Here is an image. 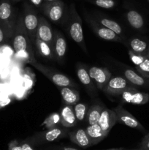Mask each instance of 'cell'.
Listing matches in <instances>:
<instances>
[{
	"label": "cell",
	"instance_id": "obj_1",
	"mask_svg": "<svg viewBox=\"0 0 149 150\" xmlns=\"http://www.w3.org/2000/svg\"><path fill=\"white\" fill-rule=\"evenodd\" d=\"M13 35V48L16 57L29 64H32L36 62L33 43L24 26L23 15H20L16 21Z\"/></svg>",
	"mask_w": 149,
	"mask_h": 150
},
{
	"label": "cell",
	"instance_id": "obj_2",
	"mask_svg": "<svg viewBox=\"0 0 149 150\" xmlns=\"http://www.w3.org/2000/svg\"><path fill=\"white\" fill-rule=\"evenodd\" d=\"M65 26L70 35V38L76 42L85 52H87L86 44L84 41L83 32V22L82 19L76 10V6L74 3L70 4V7L66 12L64 18Z\"/></svg>",
	"mask_w": 149,
	"mask_h": 150
},
{
	"label": "cell",
	"instance_id": "obj_3",
	"mask_svg": "<svg viewBox=\"0 0 149 150\" xmlns=\"http://www.w3.org/2000/svg\"><path fill=\"white\" fill-rule=\"evenodd\" d=\"M0 21L3 29L9 37L13 35L15 30V9L9 0H0Z\"/></svg>",
	"mask_w": 149,
	"mask_h": 150
},
{
	"label": "cell",
	"instance_id": "obj_4",
	"mask_svg": "<svg viewBox=\"0 0 149 150\" xmlns=\"http://www.w3.org/2000/svg\"><path fill=\"white\" fill-rule=\"evenodd\" d=\"M23 18L28 35L34 45L36 42L37 30L38 23H39V16L37 13V10L33 6L25 3Z\"/></svg>",
	"mask_w": 149,
	"mask_h": 150
},
{
	"label": "cell",
	"instance_id": "obj_5",
	"mask_svg": "<svg viewBox=\"0 0 149 150\" xmlns=\"http://www.w3.org/2000/svg\"><path fill=\"white\" fill-rule=\"evenodd\" d=\"M32 65H33L37 70L41 72L45 77L48 78L50 81H51L54 84L56 85L58 87H64V86L73 87L75 86V83H73L71 79H69L65 75L55 71L50 67L40 64L37 61L32 64Z\"/></svg>",
	"mask_w": 149,
	"mask_h": 150
},
{
	"label": "cell",
	"instance_id": "obj_6",
	"mask_svg": "<svg viewBox=\"0 0 149 150\" xmlns=\"http://www.w3.org/2000/svg\"><path fill=\"white\" fill-rule=\"evenodd\" d=\"M42 9L45 16L54 23H59L64 19L67 12L65 4L61 0L42 4Z\"/></svg>",
	"mask_w": 149,
	"mask_h": 150
},
{
	"label": "cell",
	"instance_id": "obj_7",
	"mask_svg": "<svg viewBox=\"0 0 149 150\" xmlns=\"http://www.w3.org/2000/svg\"><path fill=\"white\" fill-rule=\"evenodd\" d=\"M86 20L87 21L92 30L94 32V33L97 36H99V38H102V40L108 41H112V42H123L121 37L118 36V35H116L115 32H112V30L109 29L108 28L102 26L96 20H94V19L91 18L89 16H87V17L86 16Z\"/></svg>",
	"mask_w": 149,
	"mask_h": 150
},
{
	"label": "cell",
	"instance_id": "obj_8",
	"mask_svg": "<svg viewBox=\"0 0 149 150\" xmlns=\"http://www.w3.org/2000/svg\"><path fill=\"white\" fill-rule=\"evenodd\" d=\"M119 96L123 103L134 105H144L149 101V94L140 92L133 86L126 89Z\"/></svg>",
	"mask_w": 149,
	"mask_h": 150
},
{
	"label": "cell",
	"instance_id": "obj_9",
	"mask_svg": "<svg viewBox=\"0 0 149 150\" xmlns=\"http://www.w3.org/2000/svg\"><path fill=\"white\" fill-rule=\"evenodd\" d=\"M114 111L117 116L118 122L121 123L124 125L129 127L133 129H137L140 131H145V128L140 123V122L125 108H123L121 105H118L116 108H114Z\"/></svg>",
	"mask_w": 149,
	"mask_h": 150
},
{
	"label": "cell",
	"instance_id": "obj_10",
	"mask_svg": "<svg viewBox=\"0 0 149 150\" xmlns=\"http://www.w3.org/2000/svg\"><path fill=\"white\" fill-rule=\"evenodd\" d=\"M131 83L123 77L111 78L103 91L107 94L113 96H119L126 89L131 87Z\"/></svg>",
	"mask_w": 149,
	"mask_h": 150
},
{
	"label": "cell",
	"instance_id": "obj_11",
	"mask_svg": "<svg viewBox=\"0 0 149 150\" xmlns=\"http://www.w3.org/2000/svg\"><path fill=\"white\" fill-rule=\"evenodd\" d=\"M89 73L91 78L94 80L98 89L102 91H103L112 76L111 73L106 67H91L89 68Z\"/></svg>",
	"mask_w": 149,
	"mask_h": 150
},
{
	"label": "cell",
	"instance_id": "obj_12",
	"mask_svg": "<svg viewBox=\"0 0 149 150\" xmlns=\"http://www.w3.org/2000/svg\"><path fill=\"white\" fill-rule=\"evenodd\" d=\"M117 122V116L113 109H109L107 108H102L98 121V125L107 135H108L111 129Z\"/></svg>",
	"mask_w": 149,
	"mask_h": 150
},
{
	"label": "cell",
	"instance_id": "obj_13",
	"mask_svg": "<svg viewBox=\"0 0 149 150\" xmlns=\"http://www.w3.org/2000/svg\"><path fill=\"white\" fill-rule=\"evenodd\" d=\"M36 38L51 45L53 42V31L49 22L43 16H39Z\"/></svg>",
	"mask_w": 149,
	"mask_h": 150
},
{
	"label": "cell",
	"instance_id": "obj_14",
	"mask_svg": "<svg viewBox=\"0 0 149 150\" xmlns=\"http://www.w3.org/2000/svg\"><path fill=\"white\" fill-rule=\"evenodd\" d=\"M53 47L55 59L58 62L61 63L64 60L67 51V42L64 35L58 30H55L53 32Z\"/></svg>",
	"mask_w": 149,
	"mask_h": 150
},
{
	"label": "cell",
	"instance_id": "obj_15",
	"mask_svg": "<svg viewBox=\"0 0 149 150\" xmlns=\"http://www.w3.org/2000/svg\"><path fill=\"white\" fill-rule=\"evenodd\" d=\"M60 118H61V125L63 127L66 128L74 127L77 125V120L74 115L73 105H64L61 110Z\"/></svg>",
	"mask_w": 149,
	"mask_h": 150
},
{
	"label": "cell",
	"instance_id": "obj_16",
	"mask_svg": "<svg viewBox=\"0 0 149 150\" xmlns=\"http://www.w3.org/2000/svg\"><path fill=\"white\" fill-rule=\"evenodd\" d=\"M86 130V133L91 141V145H95L103 140L108 135L102 130L98 123L88 125Z\"/></svg>",
	"mask_w": 149,
	"mask_h": 150
},
{
	"label": "cell",
	"instance_id": "obj_17",
	"mask_svg": "<svg viewBox=\"0 0 149 150\" xmlns=\"http://www.w3.org/2000/svg\"><path fill=\"white\" fill-rule=\"evenodd\" d=\"M70 137L73 143L82 148H87L92 146L85 129L80 128L74 130L70 134Z\"/></svg>",
	"mask_w": 149,
	"mask_h": 150
},
{
	"label": "cell",
	"instance_id": "obj_18",
	"mask_svg": "<svg viewBox=\"0 0 149 150\" xmlns=\"http://www.w3.org/2000/svg\"><path fill=\"white\" fill-rule=\"evenodd\" d=\"M62 100L65 105H74L80 100V95L76 89L70 86H64L60 89Z\"/></svg>",
	"mask_w": 149,
	"mask_h": 150
},
{
	"label": "cell",
	"instance_id": "obj_19",
	"mask_svg": "<svg viewBox=\"0 0 149 150\" xmlns=\"http://www.w3.org/2000/svg\"><path fill=\"white\" fill-rule=\"evenodd\" d=\"M35 46L37 48L38 54L40 57L48 59H55L53 45L46 42H44V41L41 40L38 38H36Z\"/></svg>",
	"mask_w": 149,
	"mask_h": 150
},
{
	"label": "cell",
	"instance_id": "obj_20",
	"mask_svg": "<svg viewBox=\"0 0 149 150\" xmlns=\"http://www.w3.org/2000/svg\"><path fill=\"white\" fill-rule=\"evenodd\" d=\"M65 130L58 127L48 129L46 131L40 133V139L43 142H52L64 136Z\"/></svg>",
	"mask_w": 149,
	"mask_h": 150
},
{
	"label": "cell",
	"instance_id": "obj_21",
	"mask_svg": "<svg viewBox=\"0 0 149 150\" xmlns=\"http://www.w3.org/2000/svg\"><path fill=\"white\" fill-rule=\"evenodd\" d=\"M127 19L130 26L135 29H141L144 26L143 16L134 10H130L127 12Z\"/></svg>",
	"mask_w": 149,
	"mask_h": 150
},
{
	"label": "cell",
	"instance_id": "obj_22",
	"mask_svg": "<svg viewBox=\"0 0 149 150\" xmlns=\"http://www.w3.org/2000/svg\"><path fill=\"white\" fill-rule=\"evenodd\" d=\"M102 108H103V107L101 106V105H93L88 109L86 117V120L87 122L88 125L98 123Z\"/></svg>",
	"mask_w": 149,
	"mask_h": 150
},
{
	"label": "cell",
	"instance_id": "obj_23",
	"mask_svg": "<svg viewBox=\"0 0 149 150\" xmlns=\"http://www.w3.org/2000/svg\"><path fill=\"white\" fill-rule=\"evenodd\" d=\"M96 21L99 23H101L102 26L108 28L109 29L112 30V32H115L118 36H121V35L123 36L124 35V32H123L122 27L116 21H112L111 19L106 18L104 17L96 18Z\"/></svg>",
	"mask_w": 149,
	"mask_h": 150
},
{
	"label": "cell",
	"instance_id": "obj_24",
	"mask_svg": "<svg viewBox=\"0 0 149 150\" xmlns=\"http://www.w3.org/2000/svg\"><path fill=\"white\" fill-rule=\"evenodd\" d=\"M124 76H125V79L128 80L131 84L135 85V86H144L147 83L144 77L137 74L136 72H134L131 69H127V70H125V71H124Z\"/></svg>",
	"mask_w": 149,
	"mask_h": 150
},
{
	"label": "cell",
	"instance_id": "obj_25",
	"mask_svg": "<svg viewBox=\"0 0 149 150\" xmlns=\"http://www.w3.org/2000/svg\"><path fill=\"white\" fill-rule=\"evenodd\" d=\"M129 46L133 52L140 54H147L149 48L147 42L139 38H132L130 40Z\"/></svg>",
	"mask_w": 149,
	"mask_h": 150
},
{
	"label": "cell",
	"instance_id": "obj_26",
	"mask_svg": "<svg viewBox=\"0 0 149 150\" xmlns=\"http://www.w3.org/2000/svg\"><path fill=\"white\" fill-rule=\"evenodd\" d=\"M77 76L79 81L83 83L84 86H87L91 90H93V83L92 81V79L89 75V70L85 67L80 66L77 67Z\"/></svg>",
	"mask_w": 149,
	"mask_h": 150
},
{
	"label": "cell",
	"instance_id": "obj_27",
	"mask_svg": "<svg viewBox=\"0 0 149 150\" xmlns=\"http://www.w3.org/2000/svg\"><path fill=\"white\" fill-rule=\"evenodd\" d=\"M73 106H74L73 109H74V115L77 122H83L86 119L88 109H89L88 104L78 102Z\"/></svg>",
	"mask_w": 149,
	"mask_h": 150
},
{
	"label": "cell",
	"instance_id": "obj_28",
	"mask_svg": "<svg viewBox=\"0 0 149 150\" xmlns=\"http://www.w3.org/2000/svg\"><path fill=\"white\" fill-rule=\"evenodd\" d=\"M136 69L140 76L145 79H149V58L148 56L141 64L136 66Z\"/></svg>",
	"mask_w": 149,
	"mask_h": 150
},
{
	"label": "cell",
	"instance_id": "obj_29",
	"mask_svg": "<svg viewBox=\"0 0 149 150\" xmlns=\"http://www.w3.org/2000/svg\"><path fill=\"white\" fill-rule=\"evenodd\" d=\"M59 123H61V118L60 114H53L44 122V125H45L48 129L57 127Z\"/></svg>",
	"mask_w": 149,
	"mask_h": 150
},
{
	"label": "cell",
	"instance_id": "obj_30",
	"mask_svg": "<svg viewBox=\"0 0 149 150\" xmlns=\"http://www.w3.org/2000/svg\"><path fill=\"white\" fill-rule=\"evenodd\" d=\"M95 5L105 9H112L116 5L115 0H90Z\"/></svg>",
	"mask_w": 149,
	"mask_h": 150
},
{
	"label": "cell",
	"instance_id": "obj_31",
	"mask_svg": "<svg viewBox=\"0 0 149 150\" xmlns=\"http://www.w3.org/2000/svg\"><path fill=\"white\" fill-rule=\"evenodd\" d=\"M129 56L130 59L132 62L133 64L135 66H138L139 64H140L144 61V59L147 57V54H137V53L133 52L131 50H129Z\"/></svg>",
	"mask_w": 149,
	"mask_h": 150
},
{
	"label": "cell",
	"instance_id": "obj_32",
	"mask_svg": "<svg viewBox=\"0 0 149 150\" xmlns=\"http://www.w3.org/2000/svg\"><path fill=\"white\" fill-rule=\"evenodd\" d=\"M141 147L143 150H149V134L145 136L141 144Z\"/></svg>",
	"mask_w": 149,
	"mask_h": 150
},
{
	"label": "cell",
	"instance_id": "obj_33",
	"mask_svg": "<svg viewBox=\"0 0 149 150\" xmlns=\"http://www.w3.org/2000/svg\"><path fill=\"white\" fill-rule=\"evenodd\" d=\"M9 150H22L21 145L18 142L14 141L9 145Z\"/></svg>",
	"mask_w": 149,
	"mask_h": 150
},
{
	"label": "cell",
	"instance_id": "obj_34",
	"mask_svg": "<svg viewBox=\"0 0 149 150\" xmlns=\"http://www.w3.org/2000/svg\"><path fill=\"white\" fill-rule=\"evenodd\" d=\"M20 145H21L22 150H34V148L32 147V145H31L29 142H23V143L20 144Z\"/></svg>",
	"mask_w": 149,
	"mask_h": 150
},
{
	"label": "cell",
	"instance_id": "obj_35",
	"mask_svg": "<svg viewBox=\"0 0 149 150\" xmlns=\"http://www.w3.org/2000/svg\"><path fill=\"white\" fill-rule=\"evenodd\" d=\"M30 1L32 3V4H34L35 6H37V7L40 6L43 3V0H30Z\"/></svg>",
	"mask_w": 149,
	"mask_h": 150
},
{
	"label": "cell",
	"instance_id": "obj_36",
	"mask_svg": "<svg viewBox=\"0 0 149 150\" xmlns=\"http://www.w3.org/2000/svg\"><path fill=\"white\" fill-rule=\"evenodd\" d=\"M4 40V32H3L2 29L0 28V42H2Z\"/></svg>",
	"mask_w": 149,
	"mask_h": 150
},
{
	"label": "cell",
	"instance_id": "obj_37",
	"mask_svg": "<svg viewBox=\"0 0 149 150\" xmlns=\"http://www.w3.org/2000/svg\"><path fill=\"white\" fill-rule=\"evenodd\" d=\"M57 1V0H43V3L42 4H47V3L53 2V1Z\"/></svg>",
	"mask_w": 149,
	"mask_h": 150
},
{
	"label": "cell",
	"instance_id": "obj_38",
	"mask_svg": "<svg viewBox=\"0 0 149 150\" xmlns=\"http://www.w3.org/2000/svg\"><path fill=\"white\" fill-rule=\"evenodd\" d=\"M62 150H78V149H74V148H72V147H64Z\"/></svg>",
	"mask_w": 149,
	"mask_h": 150
},
{
	"label": "cell",
	"instance_id": "obj_39",
	"mask_svg": "<svg viewBox=\"0 0 149 150\" xmlns=\"http://www.w3.org/2000/svg\"><path fill=\"white\" fill-rule=\"evenodd\" d=\"M107 150H126V149H122V148H119V149H107Z\"/></svg>",
	"mask_w": 149,
	"mask_h": 150
},
{
	"label": "cell",
	"instance_id": "obj_40",
	"mask_svg": "<svg viewBox=\"0 0 149 150\" xmlns=\"http://www.w3.org/2000/svg\"><path fill=\"white\" fill-rule=\"evenodd\" d=\"M13 1H15V2H17V1H20V0H13Z\"/></svg>",
	"mask_w": 149,
	"mask_h": 150
},
{
	"label": "cell",
	"instance_id": "obj_41",
	"mask_svg": "<svg viewBox=\"0 0 149 150\" xmlns=\"http://www.w3.org/2000/svg\"><path fill=\"white\" fill-rule=\"evenodd\" d=\"M147 56H148V58H149V48H148V51Z\"/></svg>",
	"mask_w": 149,
	"mask_h": 150
},
{
	"label": "cell",
	"instance_id": "obj_42",
	"mask_svg": "<svg viewBox=\"0 0 149 150\" xmlns=\"http://www.w3.org/2000/svg\"><path fill=\"white\" fill-rule=\"evenodd\" d=\"M148 1H149V0H148Z\"/></svg>",
	"mask_w": 149,
	"mask_h": 150
}]
</instances>
